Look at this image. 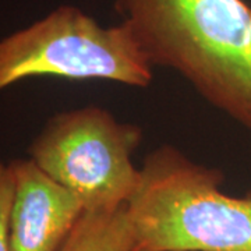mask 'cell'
Masks as SVG:
<instances>
[{
  "label": "cell",
  "mask_w": 251,
  "mask_h": 251,
  "mask_svg": "<svg viewBox=\"0 0 251 251\" xmlns=\"http://www.w3.org/2000/svg\"><path fill=\"white\" fill-rule=\"evenodd\" d=\"M152 66L180 74L251 131V7L244 0H115Z\"/></svg>",
  "instance_id": "6da1fadb"
},
{
  "label": "cell",
  "mask_w": 251,
  "mask_h": 251,
  "mask_svg": "<svg viewBox=\"0 0 251 251\" xmlns=\"http://www.w3.org/2000/svg\"><path fill=\"white\" fill-rule=\"evenodd\" d=\"M221 171L161 145L127 202L133 251H251V196L221 190Z\"/></svg>",
  "instance_id": "7a4b0ae2"
},
{
  "label": "cell",
  "mask_w": 251,
  "mask_h": 251,
  "mask_svg": "<svg viewBox=\"0 0 251 251\" xmlns=\"http://www.w3.org/2000/svg\"><path fill=\"white\" fill-rule=\"evenodd\" d=\"M152 67L125 21L105 27L69 4L0 39V91L41 75L145 88Z\"/></svg>",
  "instance_id": "3957f363"
},
{
  "label": "cell",
  "mask_w": 251,
  "mask_h": 251,
  "mask_svg": "<svg viewBox=\"0 0 251 251\" xmlns=\"http://www.w3.org/2000/svg\"><path fill=\"white\" fill-rule=\"evenodd\" d=\"M143 130L119 122L109 110L87 105L60 112L32 141L29 159L70 190L85 211L127 205L140 183L133 153Z\"/></svg>",
  "instance_id": "277c9868"
},
{
  "label": "cell",
  "mask_w": 251,
  "mask_h": 251,
  "mask_svg": "<svg viewBox=\"0 0 251 251\" xmlns=\"http://www.w3.org/2000/svg\"><path fill=\"white\" fill-rule=\"evenodd\" d=\"M9 163L14 181L10 251H59L85 212L82 202L32 159Z\"/></svg>",
  "instance_id": "5b68a950"
},
{
  "label": "cell",
  "mask_w": 251,
  "mask_h": 251,
  "mask_svg": "<svg viewBox=\"0 0 251 251\" xmlns=\"http://www.w3.org/2000/svg\"><path fill=\"white\" fill-rule=\"evenodd\" d=\"M59 251H133L127 208L85 211Z\"/></svg>",
  "instance_id": "8992f818"
},
{
  "label": "cell",
  "mask_w": 251,
  "mask_h": 251,
  "mask_svg": "<svg viewBox=\"0 0 251 251\" xmlns=\"http://www.w3.org/2000/svg\"><path fill=\"white\" fill-rule=\"evenodd\" d=\"M14 181L10 163L0 159V251H10L9 222Z\"/></svg>",
  "instance_id": "52a82bcc"
}]
</instances>
